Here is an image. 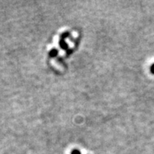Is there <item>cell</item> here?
Returning a JSON list of instances; mask_svg holds the SVG:
<instances>
[{
	"mask_svg": "<svg viewBox=\"0 0 154 154\" xmlns=\"http://www.w3.org/2000/svg\"><path fill=\"white\" fill-rule=\"evenodd\" d=\"M150 71H151V72L153 74H154V64H153L151 66V68H150Z\"/></svg>",
	"mask_w": 154,
	"mask_h": 154,
	"instance_id": "6da1fadb",
	"label": "cell"
},
{
	"mask_svg": "<svg viewBox=\"0 0 154 154\" xmlns=\"http://www.w3.org/2000/svg\"><path fill=\"white\" fill-rule=\"evenodd\" d=\"M72 154H80V153L79 152V150H74V151L72 152Z\"/></svg>",
	"mask_w": 154,
	"mask_h": 154,
	"instance_id": "7a4b0ae2",
	"label": "cell"
}]
</instances>
